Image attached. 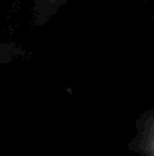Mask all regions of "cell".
Masks as SVG:
<instances>
[]
</instances>
